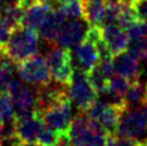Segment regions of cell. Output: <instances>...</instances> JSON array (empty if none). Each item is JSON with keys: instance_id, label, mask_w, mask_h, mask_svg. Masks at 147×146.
Listing matches in <instances>:
<instances>
[{"instance_id": "1", "label": "cell", "mask_w": 147, "mask_h": 146, "mask_svg": "<svg viewBox=\"0 0 147 146\" xmlns=\"http://www.w3.org/2000/svg\"><path fill=\"white\" fill-rule=\"evenodd\" d=\"M39 36L33 29L20 26L12 32L6 45L3 46L4 55L15 64H21L26 60L38 55Z\"/></svg>"}, {"instance_id": "2", "label": "cell", "mask_w": 147, "mask_h": 146, "mask_svg": "<svg viewBox=\"0 0 147 146\" xmlns=\"http://www.w3.org/2000/svg\"><path fill=\"white\" fill-rule=\"evenodd\" d=\"M108 134L84 113L72 121L68 139L71 146H105Z\"/></svg>"}, {"instance_id": "3", "label": "cell", "mask_w": 147, "mask_h": 146, "mask_svg": "<svg viewBox=\"0 0 147 146\" xmlns=\"http://www.w3.org/2000/svg\"><path fill=\"white\" fill-rule=\"evenodd\" d=\"M45 60L51 72L52 82L68 88L76 71L73 67L71 50L62 48L61 45H51L46 53Z\"/></svg>"}, {"instance_id": "4", "label": "cell", "mask_w": 147, "mask_h": 146, "mask_svg": "<svg viewBox=\"0 0 147 146\" xmlns=\"http://www.w3.org/2000/svg\"><path fill=\"white\" fill-rule=\"evenodd\" d=\"M147 133V105L141 103L135 107H127L117 128L118 138L138 141Z\"/></svg>"}, {"instance_id": "5", "label": "cell", "mask_w": 147, "mask_h": 146, "mask_svg": "<svg viewBox=\"0 0 147 146\" xmlns=\"http://www.w3.org/2000/svg\"><path fill=\"white\" fill-rule=\"evenodd\" d=\"M68 97L71 102L76 105L80 113H86L98 99L97 91L94 89L85 72L82 70H76L71 84L67 88Z\"/></svg>"}, {"instance_id": "6", "label": "cell", "mask_w": 147, "mask_h": 146, "mask_svg": "<svg viewBox=\"0 0 147 146\" xmlns=\"http://www.w3.org/2000/svg\"><path fill=\"white\" fill-rule=\"evenodd\" d=\"M44 124L60 137H68L72 126V102L66 96L55 105L40 112Z\"/></svg>"}, {"instance_id": "7", "label": "cell", "mask_w": 147, "mask_h": 146, "mask_svg": "<svg viewBox=\"0 0 147 146\" xmlns=\"http://www.w3.org/2000/svg\"><path fill=\"white\" fill-rule=\"evenodd\" d=\"M16 70L21 79L34 87H44L52 82L49 66L45 57L41 55H35L21 64H17Z\"/></svg>"}, {"instance_id": "8", "label": "cell", "mask_w": 147, "mask_h": 146, "mask_svg": "<svg viewBox=\"0 0 147 146\" xmlns=\"http://www.w3.org/2000/svg\"><path fill=\"white\" fill-rule=\"evenodd\" d=\"M7 94L12 99L15 118L27 117L36 112V93L21 80L12 79L9 85Z\"/></svg>"}, {"instance_id": "9", "label": "cell", "mask_w": 147, "mask_h": 146, "mask_svg": "<svg viewBox=\"0 0 147 146\" xmlns=\"http://www.w3.org/2000/svg\"><path fill=\"white\" fill-rule=\"evenodd\" d=\"M127 107L113 106L97 100L86 112L88 117L97 122L107 134H117V128L123 112Z\"/></svg>"}, {"instance_id": "10", "label": "cell", "mask_w": 147, "mask_h": 146, "mask_svg": "<svg viewBox=\"0 0 147 146\" xmlns=\"http://www.w3.org/2000/svg\"><path fill=\"white\" fill-rule=\"evenodd\" d=\"M44 121L41 114L36 111L30 116L15 118L13 128H15V139L22 143H36L38 137L44 128ZM12 140V141H13Z\"/></svg>"}, {"instance_id": "11", "label": "cell", "mask_w": 147, "mask_h": 146, "mask_svg": "<svg viewBox=\"0 0 147 146\" xmlns=\"http://www.w3.org/2000/svg\"><path fill=\"white\" fill-rule=\"evenodd\" d=\"M101 35L113 56H117L128 50L130 43L129 36L118 24H103L101 27Z\"/></svg>"}, {"instance_id": "12", "label": "cell", "mask_w": 147, "mask_h": 146, "mask_svg": "<svg viewBox=\"0 0 147 146\" xmlns=\"http://www.w3.org/2000/svg\"><path fill=\"white\" fill-rule=\"evenodd\" d=\"M65 18L66 17L63 16V14L59 9H54L36 30L38 36L43 39L46 44L55 45L60 38L62 28H63Z\"/></svg>"}, {"instance_id": "13", "label": "cell", "mask_w": 147, "mask_h": 146, "mask_svg": "<svg viewBox=\"0 0 147 146\" xmlns=\"http://www.w3.org/2000/svg\"><path fill=\"white\" fill-rule=\"evenodd\" d=\"M89 26L82 20H69L63 24V28L60 34V45L62 48L72 49L79 45L85 39Z\"/></svg>"}, {"instance_id": "14", "label": "cell", "mask_w": 147, "mask_h": 146, "mask_svg": "<svg viewBox=\"0 0 147 146\" xmlns=\"http://www.w3.org/2000/svg\"><path fill=\"white\" fill-rule=\"evenodd\" d=\"M74 56L79 70L85 72L86 74L95 68L100 62V54L96 43L86 36L79 45L76 46Z\"/></svg>"}, {"instance_id": "15", "label": "cell", "mask_w": 147, "mask_h": 146, "mask_svg": "<svg viewBox=\"0 0 147 146\" xmlns=\"http://www.w3.org/2000/svg\"><path fill=\"white\" fill-rule=\"evenodd\" d=\"M113 68L114 74L127 78L130 82L140 79V60L128 50L113 56Z\"/></svg>"}, {"instance_id": "16", "label": "cell", "mask_w": 147, "mask_h": 146, "mask_svg": "<svg viewBox=\"0 0 147 146\" xmlns=\"http://www.w3.org/2000/svg\"><path fill=\"white\" fill-rule=\"evenodd\" d=\"M54 10V7L50 5L41 3V1H35L27 9H24V16L22 21V26L26 28L38 30L48 15Z\"/></svg>"}, {"instance_id": "17", "label": "cell", "mask_w": 147, "mask_h": 146, "mask_svg": "<svg viewBox=\"0 0 147 146\" xmlns=\"http://www.w3.org/2000/svg\"><path fill=\"white\" fill-rule=\"evenodd\" d=\"M106 0H83L84 20L89 27H102L106 20Z\"/></svg>"}, {"instance_id": "18", "label": "cell", "mask_w": 147, "mask_h": 146, "mask_svg": "<svg viewBox=\"0 0 147 146\" xmlns=\"http://www.w3.org/2000/svg\"><path fill=\"white\" fill-rule=\"evenodd\" d=\"M57 9L69 20H84L83 0H60Z\"/></svg>"}, {"instance_id": "19", "label": "cell", "mask_w": 147, "mask_h": 146, "mask_svg": "<svg viewBox=\"0 0 147 146\" xmlns=\"http://www.w3.org/2000/svg\"><path fill=\"white\" fill-rule=\"evenodd\" d=\"M144 96H145V87L142 83L138 80H133L130 83V87L125 94L124 101L127 107H135L144 103Z\"/></svg>"}, {"instance_id": "20", "label": "cell", "mask_w": 147, "mask_h": 146, "mask_svg": "<svg viewBox=\"0 0 147 146\" xmlns=\"http://www.w3.org/2000/svg\"><path fill=\"white\" fill-rule=\"evenodd\" d=\"M24 16V9L22 6L12 7L9 10H5L0 14V18L4 21V23L9 26L12 30L18 28L20 26H22V21Z\"/></svg>"}, {"instance_id": "21", "label": "cell", "mask_w": 147, "mask_h": 146, "mask_svg": "<svg viewBox=\"0 0 147 146\" xmlns=\"http://www.w3.org/2000/svg\"><path fill=\"white\" fill-rule=\"evenodd\" d=\"M86 76L89 78V80H90L91 85L94 87V89L97 91V94H102L103 91H106L108 89L109 78L100 70L98 66H96L91 72H89Z\"/></svg>"}, {"instance_id": "22", "label": "cell", "mask_w": 147, "mask_h": 146, "mask_svg": "<svg viewBox=\"0 0 147 146\" xmlns=\"http://www.w3.org/2000/svg\"><path fill=\"white\" fill-rule=\"evenodd\" d=\"M15 119V108L12 99L9 94L0 95V121L4 124L12 123Z\"/></svg>"}, {"instance_id": "23", "label": "cell", "mask_w": 147, "mask_h": 146, "mask_svg": "<svg viewBox=\"0 0 147 146\" xmlns=\"http://www.w3.org/2000/svg\"><path fill=\"white\" fill-rule=\"evenodd\" d=\"M130 80L127 79L124 77H120L118 74H113L111 78H109V85L108 89L111 90L114 95H117L118 97L123 99L125 97V94H127L129 87H130Z\"/></svg>"}, {"instance_id": "24", "label": "cell", "mask_w": 147, "mask_h": 146, "mask_svg": "<svg viewBox=\"0 0 147 146\" xmlns=\"http://www.w3.org/2000/svg\"><path fill=\"white\" fill-rule=\"evenodd\" d=\"M59 141H60V135L46 126H44V128L41 129L38 140H36V143L40 146H57Z\"/></svg>"}, {"instance_id": "25", "label": "cell", "mask_w": 147, "mask_h": 146, "mask_svg": "<svg viewBox=\"0 0 147 146\" xmlns=\"http://www.w3.org/2000/svg\"><path fill=\"white\" fill-rule=\"evenodd\" d=\"M125 32H127L130 41H139L141 39H144L145 36H147V26L144 22L136 21Z\"/></svg>"}, {"instance_id": "26", "label": "cell", "mask_w": 147, "mask_h": 146, "mask_svg": "<svg viewBox=\"0 0 147 146\" xmlns=\"http://www.w3.org/2000/svg\"><path fill=\"white\" fill-rule=\"evenodd\" d=\"M129 3L138 21L147 23V0H129Z\"/></svg>"}, {"instance_id": "27", "label": "cell", "mask_w": 147, "mask_h": 146, "mask_svg": "<svg viewBox=\"0 0 147 146\" xmlns=\"http://www.w3.org/2000/svg\"><path fill=\"white\" fill-rule=\"evenodd\" d=\"M11 74L12 71L5 68L4 66L0 65V95L6 94L9 90V85L11 83Z\"/></svg>"}, {"instance_id": "28", "label": "cell", "mask_w": 147, "mask_h": 146, "mask_svg": "<svg viewBox=\"0 0 147 146\" xmlns=\"http://www.w3.org/2000/svg\"><path fill=\"white\" fill-rule=\"evenodd\" d=\"M13 30L9 27V26H6L4 23V21L0 18V46H5L6 45V43L9 41L10 36H11Z\"/></svg>"}, {"instance_id": "29", "label": "cell", "mask_w": 147, "mask_h": 146, "mask_svg": "<svg viewBox=\"0 0 147 146\" xmlns=\"http://www.w3.org/2000/svg\"><path fill=\"white\" fill-rule=\"evenodd\" d=\"M138 141L131 139H124V138H118L117 140V146H136Z\"/></svg>"}, {"instance_id": "30", "label": "cell", "mask_w": 147, "mask_h": 146, "mask_svg": "<svg viewBox=\"0 0 147 146\" xmlns=\"http://www.w3.org/2000/svg\"><path fill=\"white\" fill-rule=\"evenodd\" d=\"M117 140H118L117 137H114L113 134H108L105 146H117Z\"/></svg>"}, {"instance_id": "31", "label": "cell", "mask_w": 147, "mask_h": 146, "mask_svg": "<svg viewBox=\"0 0 147 146\" xmlns=\"http://www.w3.org/2000/svg\"><path fill=\"white\" fill-rule=\"evenodd\" d=\"M12 146H40L38 143H22L18 140H13Z\"/></svg>"}, {"instance_id": "32", "label": "cell", "mask_w": 147, "mask_h": 146, "mask_svg": "<svg viewBox=\"0 0 147 146\" xmlns=\"http://www.w3.org/2000/svg\"><path fill=\"white\" fill-rule=\"evenodd\" d=\"M4 141H5V127L4 123L0 121V146H3Z\"/></svg>"}, {"instance_id": "33", "label": "cell", "mask_w": 147, "mask_h": 146, "mask_svg": "<svg viewBox=\"0 0 147 146\" xmlns=\"http://www.w3.org/2000/svg\"><path fill=\"white\" fill-rule=\"evenodd\" d=\"M144 103L147 105V87H145V96H144Z\"/></svg>"}, {"instance_id": "34", "label": "cell", "mask_w": 147, "mask_h": 146, "mask_svg": "<svg viewBox=\"0 0 147 146\" xmlns=\"http://www.w3.org/2000/svg\"><path fill=\"white\" fill-rule=\"evenodd\" d=\"M136 146H147V144L142 143V141H138V145H136Z\"/></svg>"}, {"instance_id": "35", "label": "cell", "mask_w": 147, "mask_h": 146, "mask_svg": "<svg viewBox=\"0 0 147 146\" xmlns=\"http://www.w3.org/2000/svg\"><path fill=\"white\" fill-rule=\"evenodd\" d=\"M3 56H4V51H3V48L0 46V60L3 59Z\"/></svg>"}, {"instance_id": "36", "label": "cell", "mask_w": 147, "mask_h": 146, "mask_svg": "<svg viewBox=\"0 0 147 146\" xmlns=\"http://www.w3.org/2000/svg\"><path fill=\"white\" fill-rule=\"evenodd\" d=\"M145 143H146V144H147V141H145Z\"/></svg>"}, {"instance_id": "37", "label": "cell", "mask_w": 147, "mask_h": 146, "mask_svg": "<svg viewBox=\"0 0 147 146\" xmlns=\"http://www.w3.org/2000/svg\"><path fill=\"white\" fill-rule=\"evenodd\" d=\"M146 26H147V23H146Z\"/></svg>"}]
</instances>
